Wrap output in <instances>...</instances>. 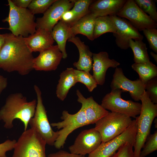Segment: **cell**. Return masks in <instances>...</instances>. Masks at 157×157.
Returning <instances> with one entry per match:
<instances>
[{
  "mask_svg": "<svg viewBox=\"0 0 157 157\" xmlns=\"http://www.w3.org/2000/svg\"><path fill=\"white\" fill-rule=\"evenodd\" d=\"M4 42L0 49V69L6 72H16L24 76L33 69L34 58L21 36L11 33L3 34Z\"/></svg>",
  "mask_w": 157,
  "mask_h": 157,
  "instance_id": "cell-1",
  "label": "cell"
},
{
  "mask_svg": "<svg viewBox=\"0 0 157 157\" xmlns=\"http://www.w3.org/2000/svg\"><path fill=\"white\" fill-rule=\"evenodd\" d=\"M37 102L35 99L28 101L20 92L9 95L0 110V120L4 123V127L7 129L12 128L14 120L18 119L23 123L24 131L26 130L29 120L34 115Z\"/></svg>",
  "mask_w": 157,
  "mask_h": 157,
  "instance_id": "cell-2",
  "label": "cell"
},
{
  "mask_svg": "<svg viewBox=\"0 0 157 157\" xmlns=\"http://www.w3.org/2000/svg\"><path fill=\"white\" fill-rule=\"evenodd\" d=\"M140 100L142 102L140 112L139 116L135 118L137 130L133 147L134 157H140L141 149L150 134L152 122L157 116V104L151 101L146 90Z\"/></svg>",
  "mask_w": 157,
  "mask_h": 157,
  "instance_id": "cell-3",
  "label": "cell"
},
{
  "mask_svg": "<svg viewBox=\"0 0 157 157\" xmlns=\"http://www.w3.org/2000/svg\"><path fill=\"white\" fill-rule=\"evenodd\" d=\"M8 1L9 7L8 16L2 20L8 23V29L14 35L24 38L34 33L36 30L34 15L28 9L17 7L11 0Z\"/></svg>",
  "mask_w": 157,
  "mask_h": 157,
  "instance_id": "cell-4",
  "label": "cell"
},
{
  "mask_svg": "<svg viewBox=\"0 0 157 157\" xmlns=\"http://www.w3.org/2000/svg\"><path fill=\"white\" fill-rule=\"evenodd\" d=\"M46 144L34 129H27L16 141L12 157H46Z\"/></svg>",
  "mask_w": 157,
  "mask_h": 157,
  "instance_id": "cell-5",
  "label": "cell"
},
{
  "mask_svg": "<svg viewBox=\"0 0 157 157\" xmlns=\"http://www.w3.org/2000/svg\"><path fill=\"white\" fill-rule=\"evenodd\" d=\"M131 117L124 114L109 112L95 123V129L101 134L102 142L111 140L123 132L131 124Z\"/></svg>",
  "mask_w": 157,
  "mask_h": 157,
  "instance_id": "cell-6",
  "label": "cell"
},
{
  "mask_svg": "<svg viewBox=\"0 0 157 157\" xmlns=\"http://www.w3.org/2000/svg\"><path fill=\"white\" fill-rule=\"evenodd\" d=\"M34 88L37 96V105L34 115L29 120L28 124L31 128L40 135L47 144L53 146L59 136L58 131H54L49 124L40 89L36 85H34Z\"/></svg>",
  "mask_w": 157,
  "mask_h": 157,
  "instance_id": "cell-7",
  "label": "cell"
},
{
  "mask_svg": "<svg viewBox=\"0 0 157 157\" xmlns=\"http://www.w3.org/2000/svg\"><path fill=\"white\" fill-rule=\"evenodd\" d=\"M61 119L62 121L52 123L51 125L58 129L59 136L54 143V146L59 149L64 147L65 141L68 135L75 129L83 126L88 125L84 110L81 106L76 113L71 114L66 110H63Z\"/></svg>",
  "mask_w": 157,
  "mask_h": 157,
  "instance_id": "cell-8",
  "label": "cell"
},
{
  "mask_svg": "<svg viewBox=\"0 0 157 157\" xmlns=\"http://www.w3.org/2000/svg\"><path fill=\"white\" fill-rule=\"evenodd\" d=\"M122 92L120 89L111 90L103 98L101 105L111 112L124 114L135 118L140 114L141 104L131 100H124L121 97Z\"/></svg>",
  "mask_w": 157,
  "mask_h": 157,
  "instance_id": "cell-9",
  "label": "cell"
},
{
  "mask_svg": "<svg viewBox=\"0 0 157 157\" xmlns=\"http://www.w3.org/2000/svg\"><path fill=\"white\" fill-rule=\"evenodd\" d=\"M137 122L132 120L131 124L122 133L105 142H102L99 147L89 154L88 157H110L127 142L134 146L137 132Z\"/></svg>",
  "mask_w": 157,
  "mask_h": 157,
  "instance_id": "cell-10",
  "label": "cell"
},
{
  "mask_svg": "<svg viewBox=\"0 0 157 157\" xmlns=\"http://www.w3.org/2000/svg\"><path fill=\"white\" fill-rule=\"evenodd\" d=\"M116 16L126 18L139 31L157 27V23L144 13L134 0H127Z\"/></svg>",
  "mask_w": 157,
  "mask_h": 157,
  "instance_id": "cell-11",
  "label": "cell"
},
{
  "mask_svg": "<svg viewBox=\"0 0 157 157\" xmlns=\"http://www.w3.org/2000/svg\"><path fill=\"white\" fill-rule=\"evenodd\" d=\"M75 0H56L43 14V16L36 19V29L40 28L51 32L54 26L61 19L66 11L74 6Z\"/></svg>",
  "mask_w": 157,
  "mask_h": 157,
  "instance_id": "cell-12",
  "label": "cell"
},
{
  "mask_svg": "<svg viewBox=\"0 0 157 157\" xmlns=\"http://www.w3.org/2000/svg\"><path fill=\"white\" fill-rule=\"evenodd\" d=\"M109 16L116 27V32L113 35L116 45L120 49L126 50L129 48L130 39L142 40L143 36L129 21L116 15Z\"/></svg>",
  "mask_w": 157,
  "mask_h": 157,
  "instance_id": "cell-13",
  "label": "cell"
},
{
  "mask_svg": "<svg viewBox=\"0 0 157 157\" xmlns=\"http://www.w3.org/2000/svg\"><path fill=\"white\" fill-rule=\"evenodd\" d=\"M102 142L101 134L94 128L85 129L78 135L69 149L71 153L85 156L95 150Z\"/></svg>",
  "mask_w": 157,
  "mask_h": 157,
  "instance_id": "cell-14",
  "label": "cell"
},
{
  "mask_svg": "<svg viewBox=\"0 0 157 157\" xmlns=\"http://www.w3.org/2000/svg\"><path fill=\"white\" fill-rule=\"evenodd\" d=\"M110 87L111 90L120 89L122 92H129L135 101L140 100L145 90V85L139 78L134 81L129 79L124 75L122 69L118 67L115 69Z\"/></svg>",
  "mask_w": 157,
  "mask_h": 157,
  "instance_id": "cell-15",
  "label": "cell"
},
{
  "mask_svg": "<svg viewBox=\"0 0 157 157\" xmlns=\"http://www.w3.org/2000/svg\"><path fill=\"white\" fill-rule=\"evenodd\" d=\"M63 58L57 45H52L40 52L34 58L33 69L37 71H51L56 70Z\"/></svg>",
  "mask_w": 157,
  "mask_h": 157,
  "instance_id": "cell-16",
  "label": "cell"
},
{
  "mask_svg": "<svg viewBox=\"0 0 157 157\" xmlns=\"http://www.w3.org/2000/svg\"><path fill=\"white\" fill-rule=\"evenodd\" d=\"M92 60V76L97 84L101 85L105 83L106 72L108 69L110 67L116 68L120 65L115 59H110L108 53L105 51L93 53Z\"/></svg>",
  "mask_w": 157,
  "mask_h": 157,
  "instance_id": "cell-17",
  "label": "cell"
},
{
  "mask_svg": "<svg viewBox=\"0 0 157 157\" xmlns=\"http://www.w3.org/2000/svg\"><path fill=\"white\" fill-rule=\"evenodd\" d=\"M77 101L83 108L88 125L95 124L109 112L94 100L93 97L85 98L78 90H76Z\"/></svg>",
  "mask_w": 157,
  "mask_h": 157,
  "instance_id": "cell-18",
  "label": "cell"
},
{
  "mask_svg": "<svg viewBox=\"0 0 157 157\" xmlns=\"http://www.w3.org/2000/svg\"><path fill=\"white\" fill-rule=\"evenodd\" d=\"M24 42L32 52H40L53 45L54 40L51 32L42 29H36L33 34L24 38Z\"/></svg>",
  "mask_w": 157,
  "mask_h": 157,
  "instance_id": "cell-19",
  "label": "cell"
},
{
  "mask_svg": "<svg viewBox=\"0 0 157 157\" xmlns=\"http://www.w3.org/2000/svg\"><path fill=\"white\" fill-rule=\"evenodd\" d=\"M126 0H98L94 1L89 7L90 12L95 16L116 15Z\"/></svg>",
  "mask_w": 157,
  "mask_h": 157,
  "instance_id": "cell-20",
  "label": "cell"
},
{
  "mask_svg": "<svg viewBox=\"0 0 157 157\" xmlns=\"http://www.w3.org/2000/svg\"><path fill=\"white\" fill-rule=\"evenodd\" d=\"M68 41L74 44L79 52V59L77 62L73 63V65L77 70L90 72L92 69L93 53L90 50L89 47L77 37L70 38Z\"/></svg>",
  "mask_w": 157,
  "mask_h": 157,
  "instance_id": "cell-21",
  "label": "cell"
},
{
  "mask_svg": "<svg viewBox=\"0 0 157 157\" xmlns=\"http://www.w3.org/2000/svg\"><path fill=\"white\" fill-rule=\"evenodd\" d=\"M97 17L90 13L81 18L69 29L70 38L75 37L77 34H81L86 36L90 40L92 41L95 20Z\"/></svg>",
  "mask_w": 157,
  "mask_h": 157,
  "instance_id": "cell-22",
  "label": "cell"
},
{
  "mask_svg": "<svg viewBox=\"0 0 157 157\" xmlns=\"http://www.w3.org/2000/svg\"><path fill=\"white\" fill-rule=\"evenodd\" d=\"M74 70L73 68H67L60 75L56 94L57 97L62 101L66 97L70 88L77 83Z\"/></svg>",
  "mask_w": 157,
  "mask_h": 157,
  "instance_id": "cell-23",
  "label": "cell"
},
{
  "mask_svg": "<svg viewBox=\"0 0 157 157\" xmlns=\"http://www.w3.org/2000/svg\"><path fill=\"white\" fill-rule=\"evenodd\" d=\"M70 27L69 25L60 20L53 27L51 32L53 39L57 43L63 59H65L67 56L65 49L66 44L67 40L70 38L69 29Z\"/></svg>",
  "mask_w": 157,
  "mask_h": 157,
  "instance_id": "cell-24",
  "label": "cell"
},
{
  "mask_svg": "<svg viewBox=\"0 0 157 157\" xmlns=\"http://www.w3.org/2000/svg\"><path fill=\"white\" fill-rule=\"evenodd\" d=\"M131 67L138 73L139 79L145 85L149 80L157 76V67L150 61L144 63H135Z\"/></svg>",
  "mask_w": 157,
  "mask_h": 157,
  "instance_id": "cell-25",
  "label": "cell"
},
{
  "mask_svg": "<svg viewBox=\"0 0 157 157\" xmlns=\"http://www.w3.org/2000/svg\"><path fill=\"white\" fill-rule=\"evenodd\" d=\"M116 31L115 26L109 16L96 17L93 32L94 40L106 33H115Z\"/></svg>",
  "mask_w": 157,
  "mask_h": 157,
  "instance_id": "cell-26",
  "label": "cell"
},
{
  "mask_svg": "<svg viewBox=\"0 0 157 157\" xmlns=\"http://www.w3.org/2000/svg\"><path fill=\"white\" fill-rule=\"evenodd\" d=\"M129 40V47L132 49L134 55L135 63H140L150 61L146 44L142 40Z\"/></svg>",
  "mask_w": 157,
  "mask_h": 157,
  "instance_id": "cell-27",
  "label": "cell"
},
{
  "mask_svg": "<svg viewBox=\"0 0 157 157\" xmlns=\"http://www.w3.org/2000/svg\"><path fill=\"white\" fill-rule=\"evenodd\" d=\"M74 72L77 83L83 84L90 92H92L97 86L96 80L90 72L75 69Z\"/></svg>",
  "mask_w": 157,
  "mask_h": 157,
  "instance_id": "cell-28",
  "label": "cell"
},
{
  "mask_svg": "<svg viewBox=\"0 0 157 157\" xmlns=\"http://www.w3.org/2000/svg\"><path fill=\"white\" fill-rule=\"evenodd\" d=\"M93 1L92 0H76L73 7L72 9L75 15L73 25L90 13L89 7Z\"/></svg>",
  "mask_w": 157,
  "mask_h": 157,
  "instance_id": "cell-29",
  "label": "cell"
},
{
  "mask_svg": "<svg viewBox=\"0 0 157 157\" xmlns=\"http://www.w3.org/2000/svg\"><path fill=\"white\" fill-rule=\"evenodd\" d=\"M139 7L155 22H157V12L156 0H134Z\"/></svg>",
  "mask_w": 157,
  "mask_h": 157,
  "instance_id": "cell-30",
  "label": "cell"
},
{
  "mask_svg": "<svg viewBox=\"0 0 157 157\" xmlns=\"http://www.w3.org/2000/svg\"><path fill=\"white\" fill-rule=\"evenodd\" d=\"M56 0H32L28 9L33 15L44 14Z\"/></svg>",
  "mask_w": 157,
  "mask_h": 157,
  "instance_id": "cell-31",
  "label": "cell"
},
{
  "mask_svg": "<svg viewBox=\"0 0 157 157\" xmlns=\"http://www.w3.org/2000/svg\"><path fill=\"white\" fill-rule=\"evenodd\" d=\"M141 151L140 157H145L157 149V130L147 137Z\"/></svg>",
  "mask_w": 157,
  "mask_h": 157,
  "instance_id": "cell-32",
  "label": "cell"
},
{
  "mask_svg": "<svg viewBox=\"0 0 157 157\" xmlns=\"http://www.w3.org/2000/svg\"><path fill=\"white\" fill-rule=\"evenodd\" d=\"M142 31L148 42L150 48L157 53V29L155 28H149L145 29Z\"/></svg>",
  "mask_w": 157,
  "mask_h": 157,
  "instance_id": "cell-33",
  "label": "cell"
},
{
  "mask_svg": "<svg viewBox=\"0 0 157 157\" xmlns=\"http://www.w3.org/2000/svg\"><path fill=\"white\" fill-rule=\"evenodd\" d=\"M151 101L157 104V76L149 80L145 84V90Z\"/></svg>",
  "mask_w": 157,
  "mask_h": 157,
  "instance_id": "cell-34",
  "label": "cell"
},
{
  "mask_svg": "<svg viewBox=\"0 0 157 157\" xmlns=\"http://www.w3.org/2000/svg\"><path fill=\"white\" fill-rule=\"evenodd\" d=\"M133 145L127 142L121 146L117 151L110 157H134Z\"/></svg>",
  "mask_w": 157,
  "mask_h": 157,
  "instance_id": "cell-35",
  "label": "cell"
},
{
  "mask_svg": "<svg viewBox=\"0 0 157 157\" xmlns=\"http://www.w3.org/2000/svg\"><path fill=\"white\" fill-rule=\"evenodd\" d=\"M16 142L15 140L8 139L0 144V157H7L6 152L14 149Z\"/></svg>",
  "mask_w": 157,
  "mask_h": 157,
  "instance_id": "cell-36",
  "label": "cell"
},
{
  "mask_svg": "<svg viewBox=\"0 0 157 157\" xmlns=\"http://www.w3.org/2000/svg\"><path fill=\"white\" fill-rule=\"evenodd\" d=\"M74 13L71 10L65 12L62 15L60 20L69 25L71 27L74 24Z\"/></svg>",
  "mask_w": 157,
  "mask_h": 157,
  "instance_id": "cell-37",
  "label": "cell"
},
{
  "mask_svg": "<svg viewBox=\"0 0 157 157\" xmlns=\"http://www.w3.org/2000/svg\"><path fill=\"white\" fill-rule=\"evenodd\" d=\"M48 157H85V156L73 154L63 150H60L49 154Z\"/></svg>",
  "mask_w": 157,
  "mask_h": 157,
  "instance_id": "cell-38",
  "label": "cell"
},
{
  "mask_svg": "<svg viewBox=\"0 0 157 157\" xmlns=\"http://www.w3.org/2000/svg\"><path fill=\"white\" fill-rule=\"evenodd\" d=\"M14 4L17 7L26 8L31 2L32 0H11Z\"/></svg>",
  "mask_w": 157,
  "mask_h": 157,
  "instance_id": "cell-39",
  "label": "cell"
},
{
  "mask_svg": "<svg viewBox=\"0 0 157 157\" xmlns=\"http://www.w3.org/2000/svg\"><path fill=\"white\" fill-rule=\"evenodd\" d=\"M8 83L7 78L0 75V95L3 90L6 88Z\"/></svg>",
  "mask_w": 157,
  "mask_h": 157,
  "instance_id": "cell-40",
  "label": "cell"
},
{
  "mask_svg": "<svg viewBox=\"0 0 157 157\" xmlns=\"http://www.w3.org/2000/svg\"><path fill=\"white\" fill-rule=\"evenodd\" d=\"M5 38L3 34H0V49L4 42Z\"/></svg>",
  "mask_w": 157,
  "mask_h": 157,
  "instance_id": "cell-41",
  "label": "cell"
},
{
  "mask_svg": "<svg viewBox=\"0 0 157 157\" xmlns=\"http://www.w3.org/2000/svg\"><path fill=\"white\" fill-rule=\"evenodd\" d=\"M150 55L154 58L155 61L157 63V54L154 53L153 52H151L150 53Z\"/></svg>",
  "mask_w": 157,
  "mask_h": 157,
  "instance_id": "cell-42",
  "label": "cell"
}]
</instances>
